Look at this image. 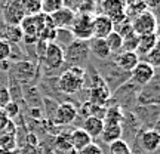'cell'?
<instances>
[{"label":"cell","instance_id":"6da1fadb","mask_svg":"<svg viewBox=\"0 0 160 154\" xmlns=\"http://www.w3.org/2000/svg\"><path fill=\"white\" fill-rule=\"evenodd\" d=\"M86 71L83 67H70L58 80V87L64 93H77L83 87Z\"/></svg>","mask_w":160,"mask_h":154},{"label":"cell","instance_id":"7a4b0ae2","mask_svg":"<svg viewBox=\"0 0 160 154\" xmlns=\"http://www.w3.org/2000/svg\"><path fill=\"white\" fill-rule=\"evenodd\" d=\"M89 58V45L88 40L74 39L64 51V62L67 61L71 64V67H82L86 64Z\"/></svg>","mask_w":160,"mask_h":154},{"label":"cell","instance_id":"3957f363","mask_svg":"<svg viewBox=\"0 0 160 154\" xmlns=\"http://www.w3.org/2000/svg\"><path fill=\"white\" fill-rule=\"evenodd\" d=\"M132 28L135 36H144L150 34V33H156L157 30V18L153 12L147 9L142 13H139L138 17H135V19L132 21Z\"/></svg>","mask_w":160,"mask_h":154},{"label":"cell","instance_id":"277c9868","mask_svg":"<svg viewBox=\"0 0 160 154\" xmlns=\"http://www.w3.org/2000/svg\"><path fill=\"white\" fill-rule=\"evenodd\" d=\"M71 34L77 40H91L92 36V17L89 13H80L71 24Z\"/></svg>","mask_w":160,"mask_h":154},{"label":"cell","instance_id":"5b68a950","mask_svg":"<svg viewBox=\"0 0 160 154\" xmlns=\"http://www.w3.org/2000/svg\"><path fill=\"white\" fill-rule=\"evenodd\" d=\"M102 9L105 17H108L113 22L120 24L122 21L126 19V2L125 0H104Z\"/></svg>","mask_w":160,"mask_h":154},{"label":"cell","instance_id":"8992f818","mask_svg":"<svg viewBox=\"0 0 160 154\" xmlns=\"http://www.w3.org/2000/svg\"><path fill=\"white\" fill-rule=\"evenodd\" d=\"M43 61H45L48 68H59L64 64V49L62 46L57 45L55 42H49L43 53Z\"/></svg>","mask_w":160,"mask_h":154},{"label":"cell","instance_id":"52a82bcc","mask_svg":"<svg viewBox=\"0 0 160 154\" xmlns=\"http://www.w3.org/2000/svg\"><path fill=\"white\" fill-rule=\"evenodd\" d=\"M25 18V12L19 0H9L3 9V19L8 25H19Z\"/></svg>","mask_w":160,"mask_h":154},{"label":"cell","instance_id":"ba28073f","mask_svg":"<svg viewBox=\"0 0 160 154\" xmlns=\"http://www.w3.org/2000/svg\"><path fill=\"white\" fill-rule=\"evenodd\" d=\"M132 80L141 86H147L151 80L156 77V68H153L150 64L139 61L137 64V67L131 71Z\"/></svg>","mask_w":160,"mask_h":154},{"label":"cell","instance_id":"9c48e42d","mask_svg":"<svg viewBox=\"0 0 160 154\" xmlns=\"http://www.w3.org/2000/svg\"><path fill=\"white\" fill-rule=\"evenodd\" d=\"M114 31V22L105 15H98L92 18V36L98 39H105Z\"/></svg>","mask_w":160,"mask_h":154},{"label":"cell","instance_id":"30bf717a","mask_svg":"<svg viewBox=\"0 0 160 154\" xmlns=\"http://www.w3.org/2000/svg\"><path fill=\"white\" fill-rule=\"evenodd\" d=\"M49 18H51L52 24H53V27L57 30H68V27H71V24L74 21L76 15L70 7L62 6V7L58 9L57 12L51 13Z\"/></svg>","mask_w":160,"mask_h":154},{"label":"cell","instance_id":"8fae6325","mask_svg":"<svg viewBox=\"0 0 160 154\" xmlns=\"http://www.w3.org/2000/svg\"><path fill=\"white\" fill-rule=\"evenodd\" d=\"M77 117V108L73 104L62 102L59 104L55 110V116H53V122L57 125H70L73 123Z\"/></svg>","mask_w":160,"mask_h":154},{"label":"cell","instance_id":"7c38bea8","mask_svg":"<svg viewBox=\"0 0 160 154\" xmlns=\"http://www.w3.org/2000/svg\"><path fill=\"white\" fill-rule=\"evenodd\" d=\"M110 99V89L104 80H98L91 87V99L89 102L98 107H104L105 102Z\"/></svg>","mask_w":160,"mask_h":154},{"label":"cell","instance_id":"4fadbf2b","mask_svg":"<svg viewBox=\"0 0 160 154\" xmlns=\"http://www.w3.org/2000/svg\"><path fill=\"white\" fill-rule=\"evenodd\" d=\"M159 45V36L157 33H150V34H144V36H138V42H137V55H147L148 52H151L156 46Z\"/></svg>","mask_w":160,"mask_h":154},{"label":"cell","instance_id":"5bb4252c","mask_svg":"<svg viewBox=\"0 0 160 154\" xmlns=\"http://www.w3.org/2000/svg\"><path fill=\"white\" fill-rule=\"evenodd\" d=\"M139 62V57L137 55V52L132 51H123L119 53V57L116 58V64L122 71H128L131 73L132 70L137 67V64Z\"/></svg>","mask_w":160,"mask_h":154},{"label":"cell","instance_id":"9a60e30c","mask_svg":"<svg viewBox=\"0 0 160 154\" xmlns=\"http://www.w3.org/2000/svg\"><path fill=\"white\" fill-rule=\"evenodd\" d=\"M141 145L145 151L153 153L160 145V133L157 129H147L141 135Z\"/></svg>","mask_w":160,"mask_h":154},{"label":"cell","instance_id":"2e32d148","mask_svg":"<svg viewBox=\"0 0 160 154\" xmlns=\"http://www.w3.org/2000/svg\"><path fill=\"white\" fill-rule=\"evenodd\" d=\"M70 141H71V145H73L74 151L79 153L80 150H83L85 147H88L92 142V138L82 127H77V129H74L70 133Z\"/></svg>","mask_w":160,"mask_h":154},{"label":"cell","instance_id":"e0dca14e","mask_svg":"<svg viewBox=\"0 0 160 154\" xmlns=\"http://www.w3.org/2000/svg\"><path fill=\"white\" fill-rule=\"evenodd\" d=\"M82 129H83L91 138H98V137H101V133H102L104 122H102V119H98V117L89 116V117L85 119Z\"/></svg>","mask_w":160,"mask_h":154},{"label":"cell","instance_id":"ac0fdd59","mask_svg":"<svg viewBox=\"0 0 160 154\" xmlns=\"http://www.w3.org/2000/svg\"><path fill=\"white\" fill-rule=\"evenodd\" d=\"M88 45H89V51L99 59H105L111 55L108 46L105 43V39H98V37H92L91 40H88Z\"/></svg>","mask_w":160,"mask_h":154},{"label":"cell","instance_id":"d6986e66","mask_svg":"<svg viewBox=\"0 0 160 154\" xmlns=\"http://www.w3.org/2000/svg\"><path fill=\"white\" fill-rule=\"evenodd\" d=\"M122 125H104V129H102V141L107 142L110 145L111 142H114L117 139H122Z\"/></svg>","mask_w":160,"mask_h":154},{"label":"cell","instance_id":"ffe728a7","mask_svg":"<svg viewBox=\"0 0 160 154\" xmlns=\"http://www.w3.org/2000/svg\"><path fill=\"white\" fill-rule=\"evenodd\" d=\"M3 39L6 43H18L24 39L22 30L19 25H6L3 30Z\"/></svg>","mask_w":160,"mask_h":154},{"label":"cell","instance_id":"44dd1931","mask_svg":"<svg viewBox=\"0 0 160 154\" xmlns=\"http://www.w3.org/2000/svg\"><path fill=\"white\" fill-rule=\"evenodd\" d=\"M55 147L59 153L62 154H74V148L71 145V141H70V135L68 133H61L58 135L57 139H55Z\"/></svg>","mask_w":160,"mask_h":154},{"label":"cell","instance_id":"7402d4cb","mask_svg":"<svg viewBox=\"0 0 160 154\" xmlns=\"http://www.w3.org/2000/svg\"><path fill=\"white\" fill-rule=\"evenodd\" d=\"M123 120V113L120 107H111V108L105 110V114H104V125H120Z\"/></svg>","mask_w":160,"mask_h":154},{"label":"cell","instance_id":"603a6c76","mask_svg":"<svg viewBox=\"0 0 160 154\" xmlns=\"http://www.w3.org/2000/svg\"><path fill=\"white\" fill-rule=\"evenodd\" d=\"M25 17H36L42 13V0H19Z\"/></svg>","mask_w":160,"mask_h":154},{"label":"cell","instance_id":"cb8c5ba5","mask_svg":"<svg viewBox=\"0 0 160 154\" xmlns=\"http://www.w3.org/2000/svg\"><path fill=\"white\" fill-rule=\"evenodd\" d=\"M105 43H107V46H108V49L111 53L120 52L122 47H123V39H122V36H120L117 31L110 33V34L105 37Z\"/></svg>","mask_w":160,"mask_h":154},{"label":"cell","instance_id":"d4e9b609","mask_svg":"<svg viewBox=\"0 0 160 154\" xmlns=\"http://www.w3.org/2000/svg\"><path fill=\"white\" fill-rule=\"evenodd\" d=\"M0 148L13 153V150L17 148V137L13 133H3V132H0Z\"/></svg>","mask_w":160,"mask_h":154},{"label":"cell","instance_id":"484cf974","mask_svg":"<svg viewBox=\"0 0 160 154\" xmlns=\"http://www.w3.org/2000/svg\"><path fill=\"white\" fill-rule=\"evenodd\" d=\"M64 6V0H42V13L51 15Z\"/></svg>","mask_w":160,"mask_h":154},{"label":"cell","instance_id":"4316f807","mask_svg":"<svg viewBox=\"0 0 160 154\" xmlns=\"http://www.w3.org/2000/svg\"><path fill=\"white\" fill-rule=\"evenodd\" d=\"M110 154H131V148L123 139H117L110 144Z\"/></svg>","mask_w":160,"mask_h":154},{"label":"cell","instance_id":"83f0119b","mask_svg":"<svg viewBox=\"0 0 160 154\" xmlns=\"http://www.w3.org/2000/svg\"><path fill=\"white\" fill-rule=\"evenodd\" d=\"M145 57H147V59H145L144 62L150 64L153 68H157V67L160 65V46L157 45L154 49H153L151 52H148Z\"/></svg>","mask_w":160,"mask_h":154},{"label":"cell","instance_id":"f1b7e54d","mask_svg":"<svg viewBox=\"0 0 160 154\" xmlns=\"http://www.w3.org/2000/svg\"><path fill=\"white\" fill-rule=\"evenodd\" d=\"M2 110L5 111V114L8 116V119H9V120L15 119V117L19 114V105H18L17 102H13V101L8 102L5 107H2Z\"/></svg>","mask_w":160,"mask_h":154},{"label":"cell","instance_id":"f546056e","mask_svg":"<svg viewBox=\"0 0 160 154\" xmlns=\"http://www.w3.org/2000/svg\"><path fill=\"white\" fill-rule=\"evenodd\" d=\"M11 57V45L5 40H0V61H5Z\"/></svg>","mask_w":160,"mask_h":154},{"label":"cell","instance_id":"4dcf8cb0","mask_svg":"<svg viewBox=\"0 0 160 154\" xmlns=\"http://www.w3.org/2000/svg\"><path fill=\"white\" fill-rule=\"evenodd\" d=\"M79 154H102V150L95 142H91L88 147H85L83 150H80Z\"/></svg>","mask_w":160,"mask_h":154},{"label":"cell","instance_id":"1f68e13d","mask_svg":"<svg viewBox=\"0 0 160 154\" xmlns=\"http://www.w3.org/2000/svg\"><path fill=\"white\" fill-rule=\"evenodd\" d=\"M11 93L9 91L6 89V87H0V108L2 107H5L8 102H11Z\"/></svg>","mask_w":160,"mask_h":154},{"label":"cell","instance_id":"d6a6232c","mask_svg":"<svg viewBox=\"0 0 160 154\" xmlns=\"http://www.w3.org/2000/svg\"><path fill=\"white\" fill-rule=\"evenodd\" d=\"M92 107H93V105L88 101V102H85L83 105H82V108L77 111V114H83L85 117H89V116L92 114Z\"/></svg>","mask_w":160,"mask_h":154},{"label":"cell","instance_id":"836d02e7","mask_svg":"<svg viewBox=\"0 0 160 154\" xmlns=\"http://www.w3.org/2000/svg\"><path fill=\"white\" fill-rule=\"evenodd\" d=\"M8 122H9V119H8V116L5 114V111L0 108V132L3 131V127H5L6 125H8Z\"/></svg>","mask_w":160,"mask_h":154},{"label":"cell","instance_id":"e575fe53","mask_svg":"<svg viewBox=\"0 0 160 154\" xmlns=\"http://www.w3.org/2000/svg\"><path fill=\"white\" fill-rule=\"evenodd\" d=\"M144 2V5L147 6V9H156L157 6H159V3H160V0H142Z\"/></svg>","mask_w":160,"mask_h":154},{"label":"cell","instance_id":"d590c367","mask_svg":"<svg viewBox=\"0 0 160 154\" xmlns=\"http://www.w3.org/2000/svg\"><path fill=\"white\" fill-rule=\"evenodd\" d=\"M0 154H13V153H11V151H8V150L0 148Z\"/></svg>","mask_w":160,"mask_h":154},{"label":"cell","instance_id":"8d00e7d4","mask_svg":"<svg viewBox=\"0 0 160 154\" xmlns=\"http://www.w3.org/2000/svg\"><path fill=\"white\" fill-rule=\"evenodd\" d=\"M131 154H132V153H131Z\"/></svg>","mask_w":160,"mask_h":154}]
</instances>
